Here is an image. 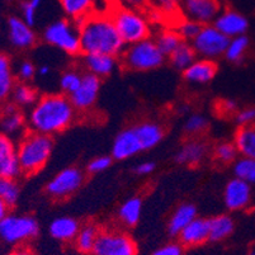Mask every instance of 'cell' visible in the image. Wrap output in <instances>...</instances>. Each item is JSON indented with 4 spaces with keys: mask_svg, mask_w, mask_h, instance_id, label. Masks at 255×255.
Instances as JSON below:
<instances>
[{
    "mask_svg": "<svg viewBox=\"0 0 255 255\" xmlns=\"http://www.w3.org/2000/svg\"><path fill=\"white\" fill-rule=\"evenodd\" d=\"M151 255H184V247L179 241H170L155 249Z\"/></svg>",
    "mask_w": 255,
    "mask_h": 255,
    "instance_id": "cell-45",
    "label": "cell"
},
{
    "mask_svg": "<svg viewBox=\"0 0 255 255\" xmlns=\"http://www.w3.org/2000/svg\"><path fill=\"white\" fill-rule=\"evenodd\" d=\"M217 74V65L212 60H196L189 68L183 71L184 80L189 84L201 85L212 82Z\"/></svg>",
    "mask_w": 255,
    "mask_h": 255,
    "instance_id": "cell-20",
    "label": "cell"
},
{
    "mask_svg": "<svg viewBox=\"0 0 255 255\" xmlns=\"http://www.w3.org/2000/svg\"><path fill=\"white\" fill-rule=\"evenodd\" d=\"M164 17H165V15H164L161 11L154 8H151L150 13L147 14V19H149L150 23H160L164 19Z\"/></svg>",
    "mask_w": 255,
    "mask_h": 255,
    "instance_id": "cell-51",
    "label": "cell"
},
{
    "mask_svg": "<svg viewBox=\"0 0 255 255\" xmlns=\"http://www.w3.org/2000/svg\"><path fill=\"white\" fill-rule=\"evenodd\" d=\"M248 255H255V243H253L252 247L249 248V252H248Z\"/></svg>",
    "mask_w": 255,
    "mask_h": 255,
    "instance_id": "cell-55",
    "label": "cell"
},
{
    "mask_svg": "<svg viewBox=\"0 0 255 255\" xmlns=\"http://www.w3.org/2000/svg\"><path fill=\"white\" fill-rule=\"evenodd\" d=\"M210 238V221L203 217H196L178 235V240L184 248H196L207 243Z\"/></svg>",
    "mask_w": 255,
    "mask_h": 255,
    "instance_id": "cell-19",
    "label": "cell"
},
{
    "mask_svg": "<svg viewBox=\"0 0 255 255\" xmlns=\"http://www.w3.org/2000/svg\"><path fill=\"white\" fill-rule=\"evenodd\" d=\"M235 122L240 127L250 126V125H255V108L250 107V108H244L235 113Z\"/></svg>",
    "mask_w": 255,
    "mask_h": 255,
    "instance_id": "cell-46",
    "label": "cell"
},
{
    "mask_svg": "<svg viewBox=\"0 0 255 255\" xmlns=\"http://www.w3.org/2000/svg\"><path fill=\"white\" fill-rule=\"evenodd\" d=\"M9 208L10 207H9L5 202H4L3 199L0 198V221H1V220H3L6 215H8Z\"/></svg>",
    "mask_w": 255,
    "mask_h": 255,
    "instance_id": "cell-53",
    "label": "cell"
},
{
    "mask_svg": "<svg viewBox=\"0 0 255 255\" xmlns=\"http://www.w3.org/2000/svg\"><path fill=\"white\" fill-rule=\"evenodd\" d=\"M182 0H147L151 8L157 9L164 15H174L179 10Z\"/></svg>",
    "mask_w": 255,
    "mask_h": 255,
    "instance_id": "cell-43",
    "label": "cell"
},
{
    "mask_svg": "<svg viewBox=\"0 0 255 255\" xmlns=\"http://www.w3.org/2000/svg\"><path fill=\"white\" fill-rule=\"evenodd\" d=\"M42 5V0H23L20 4L22 19L29 25H33L37 19L38 9Z\"/></svg>",
    "mask_w": 255,
    "mask_h": 255,
    "instance_id": "cell-42",
    "label": "cell"
},
{
    "mask_svg": "<svg viewBox=\"0 0 255 255\" xmlns=\"http://www.w3.org/2000/svg\"><path fill=\"white\" fill-rule=\"evenodd\" d=\"M22 175L17 157V147L8 135L0 132V177L17 179Z\"/></svg>",
    "mask_w": 255,
    "mask_h": 255,
    "instance_id": "cell-14",
    "label": "cell"
},
{
    "mask_svg": "<svg viewBox=\"0 0 255 255\" xmlns=\"http://www.w3.org/2000/svg\"><path fill=\"white\" fill-rule=\"evenodd\" d=\"M83 74L78 70H68L65 71L60 78V89L62 90L65 96H70L78 89V87L82 83Z\"/></svg>",
    "mask_w": 255,
    "mask_h": 255,
    "instance_id": "cell-40",
    "label": "cell"
},
{
    "mask_svg": "<svg viewBox=\"0 0 255 255\" xmlns=\"http://www.w3.org/2000/svg\"><path fill=\"white\" fill-rule=\"evenodd\" d=\"M8 1H10V3H14V1H18V0H8Z\"/></svg>",
    "mask_w": 255,
    "mask_h": 255,
    "instance_id": "cell-56",
    "label": "cell"
},
{
    "mask_svg": "<svg viewBox=\"0 0 255 255\" xmlns=\"http://www.w3.org/2000/svg\"><path fill=\"white\" fill-rule=\"evenodd\" d=\"M169 60H170V64L174 69L184 71L185 69L189 68L196 61L197 53L191 42H184L183 41L179 47L169 56Z\"/></svg>",
    "mask_w": 255,
    "mask_h": 255,
    "instance_id": "cell-31",
    "label": "cell"
},
{
    "mask_svg": "<svg viewBox=\"0 0 255 255\" xmlns=\"http://www.w3.org/2000/svg\"><path fill=\"white\" fill-rule=\"evenodd\" d=\"M207 127L208 121L206 116L201 115V113H192L185 120L183 129H184L185 135L191 136V137H198L207 129Z\"/></svg>",
    "mask_w": 255,
    "mask_h": 255,
    "instance_id": "cell-38",
    "label": "cell"
},
{
    "mask_svg": "<svg viewBox=\"0 0 255 255\" xmlns=\"http://www.w3.org/2000/svg\"><path fill=\"white\" fill-rule=\"evenodd\" d=\"M142 213V199L131 197L126 199L118 208V220L124 226L133 227L138 224Z\"/></svg>",
    "mask_w": 255,
    "mask_h": 255,
    "instance_id": "cell-28",
    "label": "cell"
},
{
    "mask_svg": "<svg viewBox=\"0 0 255 255\" xmlns=\"http://www.w3.org/2000/svg\"><path fill=\"white\" fill-rule=\"evenodd\" d=\"M80 230L78 220L70 216H60L53 219L48 226V233L60 243H73Z\"/></svg>",
    "mask_w": 255,
    "mask_h": 255,
    "instance_id": "cell-23",
    "label": "cell"
},
{
    "mask_svg": "<svg viewBox=\"0 0 255 255\" xmlns=\"http://www.w3.org/2000/svg\"><path fill=\"white\" fill-rule=\"evenodd\" d=\"M142 151L154 149L164 138V127L154 121H145L133 126Z\"/></svg>",
    "mask_w": 255,
    "mask_h": 255,
    "instance_id": "cell-22",
    "label": "cell"
},
{
    "mask_svg": "<svg viewBox=\"0 0 255 255\" xmlns=\"http://www.w3.org/2000/svg\"><path fill=\"white\" fill-rule=\"evenodd\" d=\"M117 57L107 53H87L83 57V66L87 73L98 78H107L117 69Z\"/></svg>",
    "mask_w": 255,
    "mask_h": 255,
    "instance_id": "cell-21",
    "label": "cell"
},
{
    "mask_svg": "<svg viewBox=\"0 0 255 255\" xmlns=\"http://www.w3.org/2000/svg\"><path fill=\"white\" fill-rule=\"evenodd\" d=\"M155 42H156L159 50L164 53V56L169 57L174 51L179 47L183 39L180 38L175 29H164L157 34Z\"/></svg>",
    "mask_w": 255,
    "mask_h": 255,
    "instance_id": "cell-34",
    "label": "cell"
},
{
    "mask_svg": "<svg viewBox=\"0 0 255 255\" xmlns=\"http://www.w3.org/2000/svg\"><path fill=\"white\" fill-rule=\"evenodd\" d=\"M14 85L10 59L5 53H0V102L5 101L10 96Z\"/></svg>",
    "mask_w": 255,
    "mask_h": 255,
    "instance_id": "cell-32",
    "label": "cell"
},
{
    "mask_svg": "<svg viewBox=\"0 0 255 255\" xmlns=\"http://www.w3.org/2000/svg\"><path fill=\"white\" fill-rule=\"evenodd\" d=\"M8 34L11 45L18 50H29L36 45L37 36L32 25L19 17H10L8 19Z\"/></svg>",
    "mask_w": 255,
    "mask_h": 255,
    "instance_id": "cell-16",
    "label": "cell"
},
{
    "mask_svg": "<svg viewBox=\"0 0 255 255\" xmlns=\"http://www.w3.org/2000/svg\"><path fill=\"white\" fill-rule=\"evenodd\" d=\"M213 152H215V159L225 165L234 164L239 156L235 143L230 142V141H222V142L217 143Z\"/></svg>",
    "mask_w": 255,
    "mask_h": 255,
    "instance_id": "cell-39",
    "label": "cell"
},
{
    "mask_svg": "<svg viewBox=\"0 0 255 255\" xmlns=\"http://www.w3.org/2000/svg\"><path fill=\"white\" fill-rule=\"evenodd\" d=\"M234 143L241 157L255 160V125L240 127L235 133Z\"/></svg>",
    "mask_w": 255,
    "mask_h": 255,
    "instance_id": "cell-27",
    "label": "cell"
},
{
    "mask_svg": "<svg viewBox=\"0 0 255 255\" xmlns=\"http://www.w3.org/2000/svg\"><path fill=\"white\" fill-rule=\"evenodd\" d=\"M208 145L201 138H189L177 151L174 160L180 165L197 166L202 163L208 155Z\"/></svg>",
    "mask_w": 255,
    "mask_h": 255,
    "instance_id": "cell-18",
    "label": "cell"
},
{
    "mask_svg": "<svg viewBox=\"0 0 255 255\" xmlns=\"http://www.w3.org/2000/svg\"><path fill=\"white\" fill-rule=\"evenodd\" d=\"M249 47L250 39L248 38L247 34L234 37V38H230V41H229V45H227L224 56L226 57L227 61L235 62L236 64V62H240L241 60L244 59Z\"/></svg>",
    "mask_w": 255,
    "mask_h": 255,
    "instance_id": "cell-33",
    "label": "cell"
},
{
    "mask_svg": "<svg viewBox=\"0 0 255 255\" xmlns=\"http://www.w3.org/2000/svg\"><path fill=\"white\" fill-rule=\"evenodd\" d=\"M234 174L239 179L255 185V160L240 157L234 163Z\"/></svg>",
    "mask_w": 255,
    "mask_h": 255,
    "instance_id": "cell-37",
    "label": "cell"
},
{
    "mask_svg": "<svg viewBox=\"0 0 255 255\" xmlns=\"http://www.w3.org/2000/svg\"><path fill=\"white\" fill-rule=\"evenodd\" d=\"M202 25L199 23L194 22L192 19H187V18H183L179 22L177 23V33L179 34L180 38L184 41V42H192L194 39V37L198 34V32L201 31Z\"/></svg>",
    "mask_w": 255,
    "mask_h": 255,
    "instance_id": "cell-41",
    "label": "cell"
},
{
    "mask_svg": "<svg viewBox=\"0 0 255 255\" xmlns=\"http://www.w3.org/2000/svg\"><path fill=\"white\" fill-rule=\"evenodd\" d=\"M101 92V78L93 74H83L78 89L69 96L76 112H88L97 103Z\"/></svg>",
    "mask_w": 255,
    "mask_h": 255,
    "instance_id": "cell-12",
    "label": "cell"
},
{
    "mask_svg": "<svg viewBox=\"0 0 255 255\" xmlns=\"http://www.w3.org/2000/svg\"><path fill=\"white\" fill-rule=\"evenodd\" d=\"M166 57L159 50L155 39L146 38L129 45L122 52V64L132 71H151L161 68Z\"/></svg>",
    "mask_w": 255,
    "mask_h": 255,
    "instance_id": "cell-5",
    "label": "cell"
},
{
    "mask_svg": "<svg viewBox=\"0 0 255 255\" xmlns=\"http://www.w3.org/2000/svg\"><path fill=\"white\" fill-rule=\"evenodd\" d=\"M210 221V238L211 243H220L226 240L233 235L235 230V221L230 215H217L208 220Z\"/></svg>",
    "mask_w": 255,
    "mask_h": 255,
    "instance_id": "cell-26",
    "label": "cell"
},
{
    "mask_svg": "<svg viewBox=\"0 0 255 255\" xmlns=\"http://www.w3.org/2000/svg\"><path fill=\"white\" fill-rule=\"evenodd\" d=\"M24 116L14 103L8 104L0 113V128L5 135H15L24 127Z\"/></svg>",
    "mask_w": 255,
    "mask_h": 255,
    "instance_id": "cell-25",
    "label": "cell"
},
{
    "mask_svg": "<svg viewBox=\"0 0 255 255\" xmlns=\"http://www.w3.org/2000/svg\"><path fill=\"white\" fill-rule=\"evenodd\" d=\"M99 231H101V229L96 224H92V222L80 226V230H79L78 235L73 241L75 249L80 254H92Z\"/></svg>",
    "mask_w": 255,
    "mask_h": 255,
    "instance_id": "cell-29",
    "label": "cell"
},
{
    "mask_svg": "<svg viewBox=\"0 0 255 255\" xmlns=\"http://www.w3.org/2000/svg\"><path fill=\"white\" fill-rule=\"evenodd\" d=\"M124 6L132 9H141L145 4H147V0H121Z\"/></svg>",
    "mask_w": 255,
    "mask_h": 255,
    "instance_id": "cell-50",
    "label": "cell"
},
{
    "mask_svg": "<svg viewBox=\"0 0 255 255\" xmlns=\"http://www.w3.org/2000/svg\"><path fill=\"white\" fill-rule=\"evenodd\" d=\"M36 71L37 69L36 66H34L33 62L28 61V60H24V61L20 62L19 66H18V78H19V80H22V82H28V80H31V79L33 78Z\"/></svg>",
    "mask_w": 255,
    "mask_h": 255,
    "instance_id": "cell-47",
    "label": "cell"
},
{
    "mask_svg": "<svg viewBox=\"0 0 255 255\" xmlns=\"http://www.w3.org/2000/svg\"><path fill=\"white\" fill-rule=\"evenodd\" d=\"M112 156H108V155H102V156H97L94 159H92L89 161L87 166V170L90 174H99L106 171L107 169L112 165Z\"/></svg>",
    "mask_w": 255,
    "mask_h": 255,
    "instance_id": "cell-44",
    "label": "cell"
},
{
    "mask_svg": "<svg viewBox=\"0 0 255 255\" xmlns=\"http://www.w3.org/2000/svg\"><path fill=\"white\" fill-rule=\"evenodd\" d=\"M197 217V208L192 203H182L171 213L168 221V233L170 236L178 238L185 226Z\"/></svg>",
    "mask_w": 255,
    "mask_h": 255,
    "instance_id": "cell-24",
    "label": "cell"
},
{
    "mask_svg": "<svg viewBox=\"0 0 255 255\" xmlns=\"http://www.w3.org/2000/svg\"><path fill=\"white\" fill-rule=\"evenodd\" d=\"M110 17L112 18L113 24L125 45H133L142 39L150 38V22L147 15L143 14L140 9L118 6Z\"/></svg>",
    "mask_w": 255,
    "mask_h": 255,
    "instance_id": "cell-4",
    "label": "cell"
},
{
    "mask_svg": "<svg viewBox=\"0 0 255 255\" xmlns=\"http://www.w3.org/2000/svg\"><path fill=\"white\" fill-rule=\"evenodd\" d=\"M19 196L20 188L17 180L0 177V198L3 199L9 207H13V206L17 205Z\"/></svg>",
    "mask_w": 255,
    "mask_h": 255,
    "instance_id": "cell-36",
    "label": "cell"
},
{
    "mask_svg": "<svg viewBox=\"0 0 255 255\" xmlns=\"http://www.w3.org/2000/svg\"><path fill=\"white\" fill-rule=\"evenodd\" d=\"M180 13L183 18L192 19L201 25L212 24L221 13L220 0H182Z\"/></svg>",
    "mask_w": 255,
    "mask_h": 255,
    "instance_id": "cell-11",
    "label": "cell"
},
{
    "mask_svg": "<svg viewBox=\"0 0 255 255\" xmlns=\"http://www.w3.org/2000/svg\"><path fill=\"white\" fill-rule=\"evenodd\" d=\"M79 29L80 50L87 53H107L118 57L126 48L110 15L90 14L73 20Z\"/></svg>",
    "mask_w": 255,
    "mask_h": 255,
    "instance_id": "cell-2",
    "label": "cell"
},
{
    "mask_svg": "<svg viewBox=\"0 0 255 255\" xmlns=\"http://www.w3.org/2000/svg\"><path fill=\"white\" fill-rule=\"evenodd\" d=\"M220 111L224 115H233V113H236L239 111L238 103L233 101V99H225L220 104Z\"/></svg>",
    "mask_w": 255,
    "mask_h": 255,
    "instance_id": "cell-49",
    "label": "cell"
},
{
    "mask_svg": "<svg viewBox=\"0 0 255 255\" xmlns=\"http://www.w3.org/2000/svg\"><path fill=\"white\" fill-rule=\"evenodd\" d=\"M39 234V224L29 215L8 213L0 221V240L13 247H22Z\"/></svg>",
    "mask_w": 255,
    "mask_h": 255,
    "instance_id": "cell-6",
    "label": "cell"
},
{
    "mask_svg": "<svg viewBox=\"0 0 255 255\" xmlns=\"http://www.w3.org/2000/svg\"><path fill=\"white\" fill-rule=\"evenodd\" d=\"M230 38L225 36L213 24L202 25L194 39L192 41L197 56L201 59L215 61L220 56H224Z\"/></svg>",
    "mask_w": 255,
    "mask_h": 255,
    "instance_id": "cell-9",
    "label": "cell"
},
{
    "mask_svg": "<svg viewBox=\"0 0 255 255\" xmlns=\"http://www.w3.org/2000/svg\"><path fill=\"white\" fill-rule=\"evenodd\" d=\"M65 15L70 20L82 19L92 14L96 0H59Z\"/></svg>",
    "mask_w": 255,
    "mask_h": 255,
    "instance_id": "cell-30",
    "label": "cell"
},
{
    "mask_svg": "<svg viewBox=\"0 0 255 255\" xmlns=\"http://www.w3.org/2000/svg\"><path fill=\"white\" fill-rule=\"evenodd\" d=\"M43 41L68 55H78L80 50L79 29L70 19H57L50 23L43 31Z\"/></svg>",
    "mask_w": 255,
    "mask_h": 255,
    "instance_id": "cell-7",
    "label": "cell"
},
{
    "mask_svg": "<svg viewBox=\"0 0 255 255\" xmlns=\"http://www.w3.org/2000/svg\"><path fill=\"white\" fill-rule=\"evenodd\" d=\"M6 255H36V254H34V252L31 249V248L22 245V247H17L14 250H11V252Z\"/></svg>",
    "mask_w": 255,
    "mask_h": 255,
    "instance_id": "cell-52",
    "label": "cell"
},
{
    "mask_svg": "<svg viewBox=\"0 0 255 255\" xmlns=\"http://www.w3.org/2000/svg\"><path fill=\"white\" fill-rule=\"evenodd\" d=\"M76 117L70 98L65 94H47L37 99L28 116L31 131L52 136L71 126Z\"/></svg>",
    "mask_w": 255,
    "mask_h": 255,
    "instance_id": "cell-1",
    "label": "cell"
},
{
    "mask_svg": "<svg viewBox=\"0 0 255 255\" xmlns=\"http://www.w3.org/2000/svg\"><path fill=\"white\" fill-rule=\"evenodd\" d=\"M13 103L18 107H29L33 106L38 98V93L33 87L28 85L27 83H20V84L14 85L13 92Z\"/></svg>",
    "mask_w": 255,
    "mask_h": 255,
    "instance_id": "cell-35",
    "label": "cell"
},
{
    "mask_svg": "<svg viewBox=\"0 0 255 255\" xmlns=\"http://www.w3.org/2000/svg\"><path fill=\"white\" fill-rule=\"evenodd\" d=\"M93 255H137L136 241L126 231L106 227L101 229Z\"/></svg>",
    "mask_w": 255,
    "mask_h": 255,
    "instance_id": "cell-8",
    "label": "cell"
},
{
    "mask_svg": "<svg viewBox=\"0 0 255 255\" xmlns=\"http://www.w3.org/2000/svg\"><path fill=\"white\" fill-rule=\"evenodd\" d=\"M142 151L133 127L125 128L116 136L112 145V157L116 160H127Z\"/></svg>",
    "mask_w": 255,
    "mask_h": 255,
    "instance_id": "cell-17",
    "label": "cell"
},
{
    "mask_svg": "<svg viewBox=\"0 0 255 255\" xmlns=\"http://www.w3.org/2000/svg\"><path fill=\"white\" fill-rule=\"evenodd\" d=\"M156 169V164L154 161H142L133 168V171L138 175H150Z\"/></svg>",
    "mask_w": 255,
    "mask_h": 255,
    "instance_id": "cell-48",
    "label": "cell"
},
{
    "mask_svg": "<svg viewBox=\"0 0 255 255\" xmlns=\"http://www.w3.org/2000/svg\"><path fill=\"white\" fill-rule=\"evenodd\" d=\"M212 24L229 38L243 36L247 33L249 28V22L247 17L239 11L230 10V9L221 11Z\"/></svg>",
    "mask_w": 255,
    "mask_h": 255,
    "instance_id": "cell-15",
    "label": "cell"
},
{
    "mask_svg": "<svg viewBox=\"0 0 255 255\" xmlns=\"http://www.w3.org/2000/svg\"><path fill=\"white\" fill-rule=\"evenodd\" d=\"M53 150V140L51 136L28 132L17 146V157L22 174L33 175L39 173L50 160Z\"/></svg>",
    "mask_w": 255,
    "mask_h": 255,
    "instance_id": "cell-3",
    "label": "cell"
},
{
    "mask_svg": "<svg viewBox=\"0 0 255 255\" xmlns=\"http://www.w3.org/2000/svg\"><path fill=\"white\" fill-rule=\"evenodd\" d=\"M85 182V175L82 169L69 166L62 169L46 185V193L52 199L62 201L69 198L82 188Z\"/></svg>",
    "mask_w": 255,
    "mask_h": 255,
    "instance_id": "cell-10",
    "label": "cell"
},
{
    "mask_svg": "<svg viewBox=\"0 0 255 255\" xmlns=\"http://www.w3.org/2000/svg\"><path fill=\"white\" fill-rule=\"evenodd\" d=\"M253 201L252 185L245 180L233 178L226 183L224 189V203L231 212L247 210Z\"/></svg>",
    "mask_w": 255,
    "mask_h": 255,
    "instance_id": "cell-13",
    "label": "cell"
},
{
    "mask_svg": "<svg viewBox=\"0 0 255 255\" xmlns=\"http://www.w3.org/2000/svg\"><path fill=\"white\" fill-rule=\"evenodd\" d=\"M37 73L41 76H47L48 74H50V66H48V65H42V66H39V68L37 69Z\"/></svg>",
    "mask_w": 255,
    "mask_h": 255,
    "instance_id": "cell-54",
    "label": "cell"
}]
</instances>
